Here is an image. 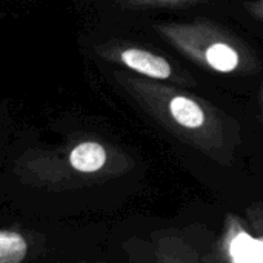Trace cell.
<instances>
[{"label":"cell","instance_id":"6da1fadb","mask_svg":"<svg viewBox=\"0 0 263 263\" xmlns=\"http://www.w3.org/2000/svg\"><path fill=\"white\" fill-rule=\"evenodd\" d=\"M122 60L128 68L136 69V71H139L145 76L154 77V79H166L171 74L170 63L165 59H162L156 54H151L148 51L126 49L122 52Z\"/></svg>","mask_w":263,"mask_h":263},{"label":"cell","instance_id":"7a4b0ae2","mask_svg":"<svg viewBox=\"0 0 263 263\" xmlns=\"http://www.w3.org/2000/svg\"><path fill=\"white\" fill-rule=\"evenodd\" d=\"M106 162V153L100 143L83 142L69 154V163L80 173H96Z\"/></svg>","mask_w":263,"mask_h":263},{"label":"cell","instance_id":"3957f363","mask_svg":"<svg viewBox=\"0 0 263 263\" xmlns=\"http://www.w3.org/2000/svg\"><path fill=\"white\" fill-rule=\"evenodd\" d=\"M170 111L174 120L186 128H197L205 122L203 111L186 97H174L170 103Z\"/></svg>","mask_w":263,"mask_h":263},{"label":"cell","instance_id":"277c9868","mask_svg":"<svg viewBox=\"0 0 263 263\" xmlns=\"http://www.w3.org/2000/svg\"><path fill=\"white\" fill-rule=\"evenodd\" d=\"M25 239L12 231H0V263H18L26 256Z\"/></svg>","mask_w":263,"mask_h":263},{"label":"cell","instance_id":"5b68a950","mask_svg":"<svg viewBox=\"0 0 263 263\" xmlns=\"http://www.w3.org/2000/svg\"><path fill=\"white\" fill-rule=\"evenodd\" d=\"M206 60L208 63L222 72H230L233 69H236L237 63H239V55L237 52L225 45V43H214L206 49Z\"/></svg>","mask_w":263,"mask_h":263},{"label":"cell","instance_id":"8992f818","mask_svg":"<svg viewBox=\"0 0 263 263\" xmlns=\"http://www.w3.org/2000/svg\"><path fill=\"white\" fill-rule=\"evenodd\" d=\"M254 245H256V239L250 237L245 233H240L231 242V247H230L231 259L234 262H253Z\"/></svg>","mask_w":263,"mask_h":263},{"label":"cell","instance_id":"52a82bcc","mask_svg":"<svg viewBox=\"0 0 263 263\" xmlns=\"http://www.w3.org/2000/svg\"><path fill=\"white\" fill-rule=\"evenodd\" d=\"M253 262H263V239L262 240H256Z\"/></svg>","mask_w":263,"mask_h":263}]
</instances>
